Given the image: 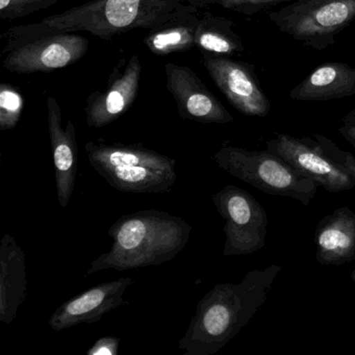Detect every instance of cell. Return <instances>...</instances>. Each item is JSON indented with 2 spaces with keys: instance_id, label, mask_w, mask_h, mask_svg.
<instances>
[{
  "instance_id": "6da1fadb",
  "label": "cell",
  "mask_w": 355,
  "mask_h": 355,
  "mask_svg": "<svg viewBox=\"0 0 355 355\" xmlns=\"http://www.w3.org/2000/svg\"><path fill=\"white\" fill-rule=\"evenodd\" d=\"M279 265L247 272L240 282L218 284L197 304L194 317L178 343L184 355H214L230 343L263 306Z\"/></svg>"
},
{
  "instance_id": "7a4b0ae2",
  "label": "cell",
  "mask_w": 355,
  "mask_h": 355,
  "mask_svg": "<svg viewBox=\"0 0 355 355\" xmlns=\"http://www.w3.org/2000/svg\"><path fill=\"white\" fill-rule=\"evenodd\" d=\"M178 0H92L8 32L5 51L57 33L88 32L105 40L136 28L153 30L178 17Z\"/></svg>"
},
{
  "instance_id": "3957f363",
  "label": "cell",
  "mask_w": 355,
  "mask_h": 355,
  "mask_svg": "<svg viewBox=\"0 0 355 355\" xmlns=\"http://www.w3.org/2000/svg\"><path fill=\"white\" fill-rule=\"evenodd\" d=\"M192 226L178 216L146 209L121 216L109 228L112 246L91 263L86 276L105 270L118 272L171 261L190 240Z\"/></svg>"
},
{
  "instance_id": "277c9868",
  "label": "cell",
  "mask_w": 355,
  "mask_h": 355,
  "mask_svg": "<svg viewBox=\"0 0 355 355\" xmlns=\"http://www.w3.org/2000/svg\"><path fill=\"white\" fill-rule=\"evenodd\" d=\"M85 148L93 169L120 192H169L178 180L175 159L153 149L95 142L87 143Z\"/></svg>"
},
{
  "instance_id": "5b68a950",
  "label": "cell",
  "mask_w": 355,
  "mask_h": 355,
  "mask_svg": "<svg viewBox=\"0 0 355 355\" xmlns=\"http://www.w3.org/2000/svg\"><path fill=\"white\" fill-rule=\"evenodd\" d=\"M213 161L230 175L272 196L286 197L309 205L317 194V182L301 174L271 151H251L223 146Z\"/></svg>"
},
{
  "instance_id": "8992f818",
  "label": "cell",
  "mask_w": 355,
  "mask_h": 355,
  "mask_svg": "<svg viewBox=\"0 0 355 355\" xmlns=\"http://www.w3.org/2000/svg\"><path fill=\"white\" fill-rule=\"evenodd\" d=\"M269 18L294 40L315 51H325L355 21V0H295L270 12Z\"/></svg>"
},
{
  "instance_id": "52a82bcc",
  "label": "cell",
  "mask_w": 355,
  "mask_h": 355,
  "mask_svg": "<svg viewBox=\"0 0 355 355\" xmlns=\"http://www.w3.org/2000/svg\"><path fill=\"white\" fill-rule=\"evenodd\" d=\"M211 200L225 221L224 257L248 255L265 248L268 215L250 193L230 184L213 194Z\"/></svg>"
},
{
  "instance_id": "ba28073f",
  "label": "cell",
  "mask_w": 355,
  "mask_h": 355,
  "mask_svg": "<svg viewBox=\"0 0 355 355\" xmlns=\"http://www.w3.org/2000/svg\"><path fill=\"white\" fill-rule=\"evenodd\" d=\"M266 147L327 192L340 193L355 188L354 178L326 155L313 137L296 138L279 134L267 141Z\"/></svg>"
},
{
  "instance_id": "9c48e42d",
  "label": "cell",
  "mask_w": 355,
  "mask_h": 355,
  "mask_svg": "<svg viewBox=\"0 0 355 355\" xmlns=\"http://www.w3.org/2000/svg\"><path fill=\"white\" fill-rule=\"evenodd\" d=\"M88 46V40L76 33L47 35L11 49L3 67L14 73L53 71L80 61Z\"/></svg>"
},
{
  "instance_id": "30bf717a",
  "label": "cell",
  "mask_w": 355,
  "mask_h": 355,
  "mask_svg": "<svg viewBox=\"0 0 355 355\" xmlns=\"http://www.w3.org/2000/svg\"><path fill=\"white\" fill-rule=\"evenodd\" d=\"M203 64L236 111L250 117L263 118L269 114L271 103L261 90L252 65L209 53L203 55Z\"/></svg>"
},
{
  "instance_id": "8fae6325",
  "label": "cell",
  "mask_w": 355,
  "mask_h": 355,
  "mask_svg": "<svg viewBox=\"0 0 355 355\" xmlns=\"http://www.w3.org/2000/svg\"><path fill=\"white\" fill-rule=\"evenodd\" d=\"M167 88L184 119L201 123L226 124L234 117L211 94L197 74L186 66L168 63L165 65Z\"/></svg>"
},
{
  "instance_id": "7c38bea8",
  "label": "cell",
  "mask_w": 355,
  "mask_h": 355,
  "mask_svg": "<svg viewBox=\"0 0 355 355\" xmlns=\"http://www.w3.org/2000/svg\"><path fill=\"white\" fill-rule=\"evenodd\" d=\"M135 284L132 277L103 282L60 305L49 318L55 331H63L80 324H93L113 309L125 304L124 294Z\"/></svg>"
},
{
  "instance_id": "4fadbf2b",
  "label": "cell",
  "mask_w": 355,
  "mask_h": 355,
  "mask_svg": "<svg viewBox=\"0 0 355 355\" xmlns=\"http://www.w3.org/2000/svg\"><path fill=\"white\" fill-rule=\"evenodd\" d=\"M141 73L142 65L136 55L130 58L122 73L116 67L107 89L88 97L85 107L87 124L93 128H105L123 115L136 101Z\"/></svg>"
},
{
  "instance_id": "5bb4252c",
  "label": "cell",
  "mask_w": 355,
  "mask_h": 355,
  "mask_svg": "<svg viewBox=\"0 0 355 355\" xmlns=\"http://www.w3.org/2000/svg\"><path fill=\"white\" fill-rule=\"evenodd\" d=\"M47 119L55 164L58 200L62 207H67L78 176V147L76 128L70 120L66 128H63L61 107L57 99L51 96L47 97Z\"/></svg>"
},
{
  "instance_id": "9a60e30c",
  "label": "cell",
  "mask_w": 355,
  "mask_h": 355,
  "mask_svg": "<svg viewBox=\"0 0 355 355\" xmlns=\"http://www.w3.org/2000/svg\"><path fill=\"white\" fill-rule=\"evenodd\" d=\"M315 259L320 265L342 266L355 261V213L348 207L336 209L318 223Z\"/></svg>"
},
{
  "instance_id": "2e32d148",
  "label": "cell",
  "mask_w": 355,
  "mask_h": 355,
  "mask_svg": "<svg viewBox=\"0 0 355 355\" xmlns=\"http://www.w3.org/2000/svg\"><path fill=\"white\" fill-rule=\"evenodd\" d=\"M28 297L26 257L10 234L0 243V322L11 325Z\"/></svg>"
},
{
  "instance_id": "e0dca14e",
  "label": "cell",
  "mask_w": 355,
  "mask_h": 355,
  "mask_svg": "<svg viewBox=\"0 0 355 355\" xmlns=\"http://www.w3.org/2000/svg\"><path fill=\"white\" fill-rule=\"evenodd\" d=\"M355 95V67L330 62L315 68L290 92L296 101H329Z\"/></svg>"
},
{
  "instance_id": "ac0fdd59",
  "label": "cell",
  "mask_w": 355,
  "mask_h": 355,
  "mask_svg": "<svg viewBox=\"0 0 355 355\" xmlns=\"http://www.w3.org/2000/svg\"><path fill=\"white\" fill-rule=\"evenodd\" d=\"M200 20L174 18L151 30L144 39L147 49L157 55L188 51L196 45V31Z\"/></svg>"
},
{
  "instance_id": "d6986e66",
  "label": "cell",
  "mask_w": 355,
  "mask_h": 355,
  "mask_svg": "<svg viewBox=\"0 0 355 355\" xmlns=\"http://www.w3.org/2000/svg\"><path fill=\"white\" fill-rule=\"evenodd\" d=\"M230 20L207 17L199 22L196 31V45L205 53L222 57L240 55L245 47L232 28Z\"/></svg>"
},
{
  "instance_id": "ffe728a7",
  "label": "cell",
  "mask_w": 355,
  "mask_h": 355,
  "mask_svg": "<svg viewBox=\"0 0 355 355\" xmlns=\"http://www.w3.org/2000/svg\"><path fill=\"white\" fill-rule=\"evenodd\" d=\"M24 101L15 87L10 84L0 86V128L11 130L17 126L24 111Z\"/></svg>"
},
{
  "instance_id": "44dd1931",
  "label": "cell",
  "mask_w": 355,
  "mask_h": 355,
  "mask_svg": "<svg viewBox=\"0 0 355 355\" xmlns=\"http://www.w3.org/2000/svg\"><path fill=\"white\" fill-rule=\"evenodd\" d=\"M58 3V0H0L1 19H19L35 12L46 10Z\"/></svg>"
},
{
  "instance_id": "7402d4cb",
  "label": "cell",
  "mask_w": 355,
  "mask_h": 355,
  "mask_svg": "<svg viewBox=\"0 0 355 355\" xmlns=\"http://www.w3.org/2000/svg\"><path fill=\"white\" fill-rule=\"evenodd\" d=\"M220 6L243 15L252 16L261 12L284 3H293L295 0H216Z\"/></svg>"
},
{
  "instance_id": "603a6c76",
  "label": "cell",
  "mask_w": 355,
  "mask_h": 355,
  "mask_svg": "<svg viewBox=\"0 0 355 355\" xmlns=\"http://www.w3.org/2000/svg\"><path fill=\"white\" fill-rule=\"evenodd\" d=\"M313 138L321 145L322 149L325 151L326 155L336 162L338 165L342 166L345 170L349 172L355 180V157L352 153L340 149L334 141L328 139L323 135H313Z\"/></svg>"
},
{
  "instance_id": "cb8c5ba5",
  "label": "cell",
  "mask_w": 355,
  "mask_h": 355,
  "mask_svg": "<svg viewBox=\"0 0 355 355\" xmlns=\"http://www.w3.org/2000/svg\"><path fill=\"white\" fill-rule=\"evenodd\" d=\"M120 338L116 336H103L95 342L89 349L88 355H117L119 350Z\"/></svg>"
},
{
  "instance_id": "d4e9b609",
  "label": "cell",
  "mask_w": 355,
  "mask_h": 355,
  "mask_svg": "<svg viewBox=\"0 0 355 355\" xmlns=\"http://www.w3.org/2000/svg\"><path fill=\"white\" fill-rule=\"evenodd\" d=\"M338 132L342 135L343 138L350 143L352 146L355 147V125H350V124H343L338 128Z\"/></svg>"
},
{
  "instance_id": "484cf974",
  "label": "cell",
  "mask_w": 355,
  "mask_h": 355,
  "mask_svg": "<svg viewBox=\"0 0 355 355\" xmlns=\"http://www.w3.org/2000/svg\"><path fill=\"white\" fill-rule=\"evenodd\" d=\"M343 124H350V125H355V103L353 109L345 116L343 119Z\"/></svg>"
},
{
  "instance_id": "4316f807",
  "label": "cell",
  "mask_w": 355,
  "mask_h": 355,
  "mask_svg": "<svg viewBox=\"0 0 355 355\" xmlns=\"http://www.w3.org/2000/svg\"><path fill=\"white\" fill-rule=\"evenodd\" d=\"M351 278H352L353 282H355V269L353 270L352 273H351Z\"/></svg>"
}]
</instances>
